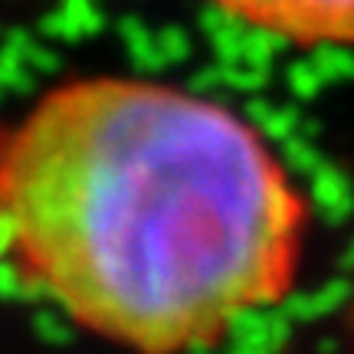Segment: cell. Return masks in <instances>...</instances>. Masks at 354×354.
<instances>
[{
    "instance_id": "1",
    "label": "cell",
    "mask_w": 354,
    "mask_h": 354,
    "mask_svg": "<svg viewBox=\"0 0 354 354\" xmlns=\"http://www.w3.org/2000/svg\"><path fill=\"white\" fill-rule=\"evenodd\" d=\"M308 201L240 112L88 76L0 128V272L138 354L216 344L292 289Z\"/></svg>"
},
{
    "instance_id": "2",
    "label": "cell",
    "mask_w": 354,
    "mask_h": 354,
    "mask_svg": "<svg viewBox=\"0 0 354 354\" xmlns=\"http://www.w3.org/2000/svg\"><path fill=\"white\" fill-rule=\"evenodd\" d=\"M220 10L259 33L295 46L354 43V0H214Z\"/></svg>"
}]
</instances>
